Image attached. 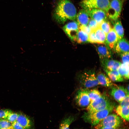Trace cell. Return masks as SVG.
<instances>
[{
	"instance_id": "6da1fadb",
	"label": "cell",
	"mask_w": 129,
	"mask_h": 129,
	"mask_svg": "<svg viewBox=\"0 0 129 129\" xmlns=\"http://www.w3.org/2000/svg\"><path fill=\"white\" fill-rule=\"evenodd\" d=\"M76 11L70 0H59L54 11L53 17L60 24L68 20L74 21L76 19Z\"/></svg>"
},
{
	"instance_id": "7a4b0ae2",
	"label": "cell",
	"mask_w": 129,
	"mask_h": 129,
	"mask_svg": "<svg viewBox=\"0 0 129 129\" xmlns=\"http://www.w3.org/2000/svg\"><path fill=\"white\" fill-rule=\"evenodd\" d=\"M113 103L105 109L93 113H85L82 117L85 120L92 126H95L110 114L113 110Z\"/></svg>"
},
{
	"instance_id": "3957f363",
	"label": "cell",
	"mask_w": 129,
	"mask_h": 129,
	"mask_svg": "<svg viewBox=\"0 0 129 129\" xmlns=\"http://www.w3.org/2000/svg\"><path fill=\"white\" fill-rule=\"evenodd\" d=\"M77 78L79 84L83 88L88 89L99 84L94 70H87L79 74Z\"/></svg>"
},
{
	"instance_id": "277c9868",
	"label": "cell",
	"mask_w": 129,
	"mask_h": 129,
	"mask_svg": "<svg viewBox=\"0 0 129 129\" xmlns=\"http://www.w3.org/2000/svg\"><path fill=\"white\" fill-rule=\"evenodd\" d=\"M105 93L99 98L90 102L87 107V112L93 113L103 110L113 104Z\"/></svg>"
},
{
	"instance_id": "5b68a950",
	"label": "cell",
	"mask_w": 129,
	"mask_h": 129,
	"mask_svg": "<svg viewBox=\"0 0 129 129\" xmlns=\"http://www.w3.org/2000/svg\"><path fill=\"white\" fill-rule=\"evenodd\" d=\"M122 123V120L118 116L113 114H109L95 126V128H118Z\"/></svg>"
},
{
	"instance_id": "8992f818",
	"label": "cell",
	"mask_w": 129,
	"mask_h": 129,
	"mask_svg": "<svg viewBox=\"0 0 129 129\" xmlns=\"http://www.w3.org/2000/svg\"><path fill=\"white\" fill-rule=\"evenodd\" d=\"M123 4L122 0H112L105 11L107 16L112 21L117 20L120 14Z\"/></svg>"
},
{
	"instance_id": "52a82bcc",
	"label": "cell",
	"mask_w": 129,
	"mask_h": 129,
	"mask_svg": "<svg viewBox=\"0 0 129 129\" xmlns=\"http://www.w3.org/2000/svg\"><path fill=\"white\" fill-rule=\"evenodd\" d=\"M110 2L109 0H82L80 5L86 10L98 9L105 11Z\"/></svg>"
},
{
	"instance_id": "ba28073f",
	"label": "cell",
	"mask_w": 129,
	"mask_h": 129,
	"mask_svg": "<svg viewBox=\"0 0 129 129\" xmlns=\"http://www.w3.org/2000/svg\"><path fill=\"white\" fill-rule=\"evenodd\" d=\"M89 89L84 88L79 89L77 91L75 97V102L78 106L87 107L90 103L88 92Z\"/></svg>"
},
{
	"instance_id": "9c48e42d",
	"label": "cell",
	"mask_w": 129,
	"mask_h": 129,
	"mask_svg": "<svg viewBox=\"0 0 129 129\" xmlns=\"http://www.w3.org/2000/svg\"><path fill=\"white\" fill-rule=\"evenodd\" d=\"M110 94L118 102L120 103L126 95L129 94V86L124 88L121 86L114 85L111 87Z\"/></svg>"
},
{
	"instance_id": "30bf717a",
	"label": "cell",
	"mask_w": 129,
	"mask_h": 129,
	"mask_svg": "<svg viewBox=\"0 0 129 129\" xmlns=\"http://www.w3.org/2000/svg\"><path fill=\"white\" fill-rule=\"evenodd\" d=\"M79 27L77 22L74 21L65 24L63 27V29L71 40L75 41Z\"/></svg>"
},
{
	"instance_id": "8fae6325",
	"label": "cell",
	"mask_w": 129,
	"mask_h": 129,
	"mask_svg": "<svg viewBox=\"0 0 129 129\" xmlns=\"http://www.w3.org/2000/svg\"><path fill=\"white\" fill-rule=\"evenodd\" d=\"M89 16L95 20L99 25L103 21L107 20V16L105 11L98 9L86 10Z\"/></svg>"
},
{
	"instance_id": "7c38bea8",
	"label": "cell",
	"mask_w": 129,
	"mask_h": 129,
	"mask_svg": "<svg viewBox=\"0 0 129 129\" xmlns=\"http://www.w3.org/2000/svg\"><path fill=\"white\" fill-rule=\"evenodd\" d=\"M119 41L117 36L113 28L106 34L105 45L112 51H115L116 44Z\"/></svg>"
},
{
	"instance_id": "4fadbf2b",
	"label": "cell",
	"mask_w": 129,
	"mask_h": 129,
	"mask_svg": "<svg viewBox=\"0 0 129 129\" xmlns=\"http://www.w3.org/2000/svg\"><path fill=\"white\" fill-rule=\"evenodd\" d=\"M96 46L100 61L110 59L112 57L111 51L106 45L101 44Z\"/></svg>"
},
{
	"instance_id": "5bb4252c",
	"label": "cell",
	"mask_w": 129,
	"mask_h": 129,
	"mask_svg": "<svg viewBox=\"0 0 129 129\" xmlns=\"http://www.w3.org/2000/svg\"><path fill=\"white\" fill-rule=\"evenodd\" d=\"M104 70L109 71L117 70L121 63L117 60L110 59L100 61Z\"/></svg>"
},
{
	"instance_id": "9a60e30c",
	"label": "cell",
	"mask_w": 129,
	"mask_h": 129,
	"mask_svg": "<svg viewBox=\"0 0 129 129\" xmlns=\"http://www.w3.org/2000/svg\"><path fill=\"white\" fill-rule=\"evenodd\" d=\"M129 45L128 41L125 38H122L119 40L116 45L115 51L120 55L129 53Z\"/></svg>"
},
{
	"instance_id": "2e32d148",
	"label": "cell",
	"mask_w": 129,
	"mask_h": 129,
	"mask_svg": "<svg viewBox=\"0 0 129 129\" xmlns=\"http://www.w3.org/2000/svg\"><path fill=\"white\" fill-rule=\"evenodd\" d=\"M16 121L24 129H30L32 125V123L30 118L22 113H19Z\"/></svg>"
},
{
	"instance_id": "e0dca14e",
	"label": "cell",
	"mask_w": 129,
	"mask_h": 129,
	"mask_svg": "<svg viewBox=\"0 0 129 129\" xmlns=\"http://www.w3.org/2000/svg\"><path fill=\"white\" fill-rule=\"evenodd\" d=\"M76 18L79 26L87 25L89 20L87 12L83 9L79 12L76 15Z\"/></svg>"
},
{
	"instance_id": "ac0fdd59",
	"label": "cell",
	"mask_w": 129,
	"mask_h": 129,
	"mask_svg": "<svg viewBox=\"0 0 129 129\" xmlns=\"http://www.w3.org/2000/svg\"><path fill=\"white\" fill-rule=\"evenodd\" d=\"M97 77L99 84L106 87H111L113 85L109 77L105 74L100 72L98 73Z\"/></svg>"
},
{
	"instance_id": "d6986e66",
	"label": "cell",
	"mask_w": 129,
	"mask_h": 129,
	"mask_svg": "<svg viewBox=\"0 0 129 129\" xmlns=\"http://www.w3.org/2000/svg\"><path fill=\"white\" fill-rule=\"evenodd\" d=\"M104 70L112 81L115 82H120L124 81V78L120 74L118 70Z\"/></svg>"
},
{
	"instance_id": "ffe728a7",
	"label": "cell",
	"mask_w": 129,
	"mask_h": 129,
	"mask_svg": "<svg viewBox=\"0 0 129 129\" xmlns=\"http://www.w3.org/2000/svg\"><path fill=\"white\" fill-rule=\"evenodd\" d=\"M117 113L122 118L128 121L129 120V107L122 106L119 105L116 109Z\"/></svg>"
},
{
	"instance_id": "44dd1931",
	"label": "cell",
	"mask_w": 129,
	"mask_h": 129,
	"mask_svg": "<svg viewBox=\"0 0 129 129\" xmlns=\"http://www.w3.org/2000/svg\"><path fill=\"white\" fill-rule=\"evenodd\" d=\"M113 29L118 37L119 40L123 38L124 34V29L121 21L117 20L114 24Z\"/></svg>"
},
{
	"instance_id": "7402d4cb",
	"label": "cell",
	"mask_w": 129,
	"mask_h": 129,
	"mask_svg": "<svg viewBox=\"0 0 129 129\" xmlns=\"http://www.w3.org/2000/svg\"><path fill=\"white\" fill-rule=\"evenodd\" d=\"M97 43L105 44L106 34L98 27L94 31Z\"/></svg>"
},
{
	"instance_id": "603a6c76",
	"label": "cell",
	"mask_w": 129,
	"mask_h": 129,
	"mask_svg": "<svg viewBox=\"0 0 129 129\" xmlns=\"http://www.w3.org/2000/svg\"><path fill=\"white\" fill-rule=\"evenodd\" d=\"M75 41L79 43H84L88 42V35L84 32L78 29Z\"/></svg>"
},
{
	"instance_id": "cb8c5ba5",
	"label": "cell",
	"mask_w": 129,
	"mask_h": 129,
	"mask_svg": "<svg viewBox=\"0 0 129 129\" xmlns=\"http://www.w3.org/2000/svg\"><path fill=\"white\" fill-rule=\"evenodd\" d=\"M117 70L123 78L126 79H129V64L121 63Z\"/></svg>"
},
{
	"instance_id": "d4e9b609",
	"label": "cell",
	"mask_w": 129,
	"mask_h": 129,
	"mask_svg": "<svg viewBox=\"0 0 129 129\" xmlns=\"http://www.w3.org/2000/svg\"><path fill=\"white\" fill-rule=\"evenodd\" d=\"M74 118L70 116L64 118L60 124L59 129H69V126L74 120Z\"/></svg>"
},
{
	"instance_id": "484cf974",
	"label": "cell",
	"mask_w": 129,
	"mask_h": 129,
	"mask_svg": "<svg viewBox=\"0 0 129 129\" xmlns=\"http://www.w3.org/2000/svg\"><path fill=\"white\" fill-rule=\"evenodd\" d=\"M88 94L90 103L99 98L102 94L98 90L95 89L89 90Z\"/></svg>"
},
{
	"instance_id": "4316f807",
	"label": "cell",
	"mask_w": 129,
	"mask_h": 129,
	"mask_svg": "<svg viewBox=\"0 0 129 129\" xmlns=\"http://www.w3.org/2000/svg\"><path fill=\"white\" fill-rule=\"evenodd\" d=\"M100 28L107 34L112 28L109 22L107 20L104 21L98 25Z\"/></svg>"
},
{
	"instance_id": "83f0119b",
	"label": "cell",
	"mask_w": 129,
	"mask_h": 129,
	"mask_svg": "<svg viewBox=\"0 0 129 129\" xmlns=\"http://www.w3.org/2000/svg\"><path fill=\"white\" fill-rule=\"evenodd\" d=\"M0 129H13L11 123L6 119H0Z\"/></svg>"
},
{
	"instance_id": "f1b7e54d",
	"label": "cell",
	"mask_w": 129,
	"mask_h": 129,
	"mask_svg": "<svg viewBox=\"0 0 129 129\" xmlns=\"http://www.w3.org/2000/svg\"><path fill=\"white\" fill-rule=\"evenodd\" d=\"M18 115V113L12 111L8 115L6 119L12 123L16 121Z\"/></svg>"
},
{
	"instance_id": "f546056e",
	"label": "cell",
	"mask_w": 129,
	"mask_h": 129,
	"mask_svg": "<svg viewBox=\"0 0 129 129\" xmlns=\"http://www.w3.org/2000/svg\"><path fill=\"white\" fill-rule=\"evenodd\" d=\"M12 111L9 109H0V119H6L8 115Z\"/></svg>"
},
{
	"instance_id": "4dcf8cb0",
	"label": "cell",
	"mask_w": 129,
	"mask_h": 129,
	"mask_svg": "<svg viewBox=\"0 0 129 129\" xmlns=\"http://www.w3.org/2000/svg\"><path fill=\"white\" fill-rule=\"evenodd\" d=\"M88 25L91 31H94L98 27V24L97 22L91 18L89 20Z\"/></svg>"
},
{
	"instance_id": "1f68e13d",
	"label": "cell",
	"mask_w": 129,
	"mask_h": 129,
	"mask_svg": "<svg viewBox=\"0 0 129 129\" xmlns=\"http://www.w3.org/2000/svg\"><path fill=\"white\" fill-rule=\"evenodd\" d=\"M88 42L92 43H97V41L94 31H91L88 35Z\"/></svg>"
},
{
	"instance_id": "d6a6232c",
	"label": "cell",
	"mask_w": 129,
	"mask_h": 129,
	"mask_svg": "<svg viewBox=\"0 0 129 129\" xmlns=\"http://www.w3.org/2000/svg\"><path fill=\"white\" fill-rule=\"evenodd\" d=\"M121 56L123 63L129 64V53L121 54Z\"/></svg>"
},
{
	"instance_id": "836d02e7",
	"label": "cell",
	"mask_w": 129,
	"mask_h": 129,
	"mask_svg": "<svg viewBox=\"0 0 129 129\" xmlns=\"http://www.w3.org/2000/svg\"><path fill=\"white\" fill-rule=\"evenodd\" d=\"M122 106L129 107V94H127L122 101L120 103Z\"/></svg>"
},
{
	"instance_id": "e575fe53",
	"label": "cell",
	"mask_w": 129,
	"mask_h": 129,
	"mask_svg": "<svg viewBox=\"0 0 129 129\" xmlns=\"http://www.w3.org/2000/svg\"><path fill=\"white\" fill-rule=\"evenodd\" d=\"M79 28L86 33L88 35L91 32V30L88 25L79 26Z\"/></svg>"
},
{
	"instance_id": "d590c367",
	"label": "cell",
	"mask_w": 129,
	"mask_h": 129,
	"mask_svg": "<svg viewBox=\"0 0 129 129\" xmlns=\"http://www.w3.org/2000/svg\"><path fill=\"white\" fill-rule=\"evenodd\" d=\"M11 124L13 129H24L16 121L12 123Z\"/></svg>"
},
{
	"instance_id": "8d00e7d4",
	"label": "cell",
	"mask_w": 129,
	"mask_h": 129,
	"mask_svg": "<svg viewBox=\"0 0 129 129\" xmlns=\"http://www.w3.org/2000/svg\"><path fill=\"white\" fill-rule=\"evenodd\" d=\"M99 129H118V128H102Z\"/></svg>"
},
{
	"instance_id": "74e56055",
	"label": "cell",
	"mask_w": 129,
	"mask_h": 129,
	"mask_svg": "<svg viewBox=\"0 0 129 129\" xmlns=\"http://www.w3.org/2000/svg\"></svg>"
}]
</instances>
